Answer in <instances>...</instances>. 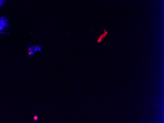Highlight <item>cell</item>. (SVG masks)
<instances>
[{
  "label": "cell",
  "mask_w": 164,
  "mask_h": 123,
  "mask_svg": "<svg viewBox=\"0 0 164 123\" xmlns=\"http://www.w3.org/2000/svg\"><path fill=\"white\" fill-rule=\"evenodd\" d=\"M42 52V47L39 46H30L28 49V55H33L37 52Z\"/></svg>",
  "instance_id": "2"
},
{
  "label": "cell",
  "mask_w": 164,
  "mask_h": 123,
  "mask_svg": "<svg viewBox=\"0 0 164 123\" xmlns=\"http://www.w3.org/2000/svg\"><path fill=\"white\" fill-rule=\"evenodd\" d=\"M10 28L9 21L5 16H0V35L9 34Z\"/></svg>",
  "instance_id": "1"
},
{
  "label": "cell",
  "mask_w": 164,
  "mask_h": 123,
  "mask_svg": "<svg viewBox=\"0 0 164 123\" xmlns=\"http://www.w3.org/2000/svg\"><path fill=\"white\" fill-rule=\"evenodd\" d=\"M5 3V0H0V7L4 5Z\"/></svg>",
  "instance_id": "3"
},
{
  "label": "cell",
  "mask_w": 164,
  "mask_h": 123,
  "mask_svg": "<svg viewBox=\"0 0 164 123\" xmlns=\"http://www.w3.org/2000/svg\"><path fill=\"white\" fill-rule=\"evenodd\" d=\"M34 119L35 120H37L38 119V117L37 116H34Z\"/></svg>",
  "instance_id": "4"
}]
</instances>
